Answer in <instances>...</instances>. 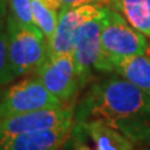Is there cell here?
Wrapping results in <instances>:
<instances>
[{
    "label": "cell",
    "mask_w": 150,
    "mask_h": 150,
    "mask_svg": "<svg viewBox=\"0 0 150 150\" xmlns=\"http://www.w3.org/2000/svg\"><path fill=\"white\" fill-rule=\"evenodd\" d=\"M75 123L101 120L137 146H150V95L124 78L94 83L74 110Z\"/></svg>",
    "instance_id": "1"
},
{
    "label": "cell",
    "mask_w": 150,
    "mask_h": 150,
    "mask_svg": "<svg viewBox=\"0 0 150 150\" xmlns=\"http://www.w3.org/2000/svg\"><path fill=\"white\" fill-rule=\"evenodd\" d=\"M149 40L114 8H103L101 53L95 70L110 71L111 64L119 59L145 55Z\"/></svg>",
    "instance_id": "2"
},
{
    "label": "cell",
    "mask_w": 150,
    "mask_h": 150,
    "mask_svg": "<svg viewBox=\"0 0 150 150\" xmlns=\"http://www.w3.org/2000/svg\"><path fill=\"white\" fill-rule=\"evenodd\" d=\"M9 69L8 84L29 74H36L49 58V43L39 29L24 26L8 16Z\"/></svg>",
    "instance_id": "3"
},
{
    "label": "cell",
    "mask_w": 150,
    "mask_h": 150,
    "mask_svg": "<svg viewBox=\"0 0 150 150\" xmlns=\"http://www.w3.org/2000/svg\"><path fill=\"white\" fill-rule=\"evenodd\" d=\"M63 106L69 105H64L34 75L13 84L1 94L0 119L43 109H59Z\"/></svg>",
    "instance_id": "4"
},
{
    "label": "cell",
    "mask_w": 150,
    "mask_h": 150,
    "mask_svg": "<svg viewBox=\"0 0 150 150\" xmlns=\"http://www.w3.org/2000/svg\"><path fill=\"white\" fill-rule=\"evenodd\" d=\"M36 76L64 105L75 106V99L83 88L71 54L49 56L36 71Z\"/></svg>",
    "instance_id": "5"
},
{
    "label": "cell",
    "mask_w": 150,
    "mask_h": 150,
    "mask_svg": "<svg viewBox=\"0 0 150 150\" xmlns=\"http://www.w3.org/2000/svg\"><path fill=\"white\" fill-rule=\"evenodd\" d=\"M105 6V5H104ZM103 6V8H104ZM101 28H103V10L101 14L94 16L80 26L74 40L73 59L81 88L90 80L93 70L101 53Z\"/></svg>",
    "instance_id": "6"
},
{
    "label": "cell",
    "mask_w": 150,
    "mask_h": 150,
    "mask_svg": "<svg viewBox=\"0 0 150 150\" xmlns=\"http://www.w3.org/2000/svg\"><path fill=\"white\" fill-rule=\"evenodd\" d=\"M75 106L43 109L0 119V135H16L30 131L48 130L74 125Z\"/></svg>",
    "instance_id": "7"
},
{
    "label": "cell",
    "mask_w": 150,
    "mask_h": 150,
    "mask_svg": "<svg viewBox=\"0 0 150 150\" xmlns=\"http://www.w3.org/2000/svg\"><path fill=\"white\" fill-rule=\"evenodd\" d=\"M104 5H88L63 8L59 11L58 26L49 43V56H59L73 53L74 40L80 26L94 16L101 14Z\"/></svg>",
    "instance_id": "8"
},
{
    "label": "cell",
    "mask_w": 150,
    "mask_h": 150,
    "mask_svg": "<svg viewBox=\"0 0 150 150\" xmlns=\"http://www.w3.org/2000/svg\"><path fill=\"white\" fill-rule=\"evenodd\" d=\"M74 125L30 131L16 135H0V150H59L68 142Z\"/></svg>",
    "instance_id": "9"
},
{
    "label": "cell",
    "mask_w": 150,
    "mask_h": 150,
    "mask_svg": "<svg viewBox=\"0 0 150 150\" xmlns=\"http://www.w3.org/2000/svg\"><path fill=\"white\" fill-rule=\"evenodd\" d=\"M75 129L88 134L95 144L96 150H133L134 144L119 130L101 120L76 123Z\"/></svg>",
    "instance_id": "10"
},
{
    "label": "cell",
    "mask_w": 150,
    "mask_h": 150,
    "mask_svg": "<svg viewBox=\"0 0 150 150\" xmlns=\"http://www.w3.org/2000/svg\"><path fill=\"white\" fill-rule=\"evenodd\" d=\"M110 71H115L150 95V59L146 55H135L116 60L111 64Z\"/></svg>",
    "instance_id": "11"
},
{
    "label": "cell",
    "mask_w": 150,
    "mask_h": 150,
    "mask_svg": "<svg viewBox=\"0 0 150 150\" xmlns=\"http://www.w3.org/2000/svg\"><path fill=\"white\" fill-rule=\"evenodd\" d=\"M118 11L150 39V0H118Z\"/></svg>",
    "instance_id": "12"
},
{
    "label": "cell",
    "mask_w": 150,
    "mask_h": 150,
    "mask_svg": "<svg viewBox=\"0 0 150 150\" xmlns=\"http://www.w3.org/2000/svg\"><path fill=\"white\" fill-rule=\"evenodd\" d=\"M31 8L36 26L44 34L48 43H50L58 26L59 13L49 9L41 0H31Z\"/></svg>",
    "instance_id": "13"
},
{
    "label": "cell",
    "mask_w": 150,
    "mask_h": 150,
    "mask_svg": "<svg viewBox=\"0 0 150 150\" xmlns=\"http://www.w3.org/2000/svg\"><path fill=\"white\" fill-rule=\"evenodd\" d=\"M8 1H9V10H10L9 16L15 19L19 24L24 26L39 29L34 21V16H33L31 0H8Z\"/></svg>",
    "instance_id": "14"
},
{
    "label": "cell",
    "mask_w": 150,
    "mask_h": 150,
    "mask_svg": "<svg viewBox=\"0 0 150 150\" xmlns=\"http://www.w3.org/2000/svg\"><path fill=\"white\" fill-rule=\"evenodd\" d=\"M9 69V41L6 20H3L0 15V86L8 84Z\"/></svg>",
    "instance_id": "15"
},
{
    "label": "cell",
    "mask_w": 150,
    "mask_h": 150,
    "mask_svg": "<svg viewBox=\"0 0 150 150\" xmlns=\"http://www.w3.org/2000/svg\"><path fill=\"white\" fill-rule=\"evenodd\" d=\"M62 3L63 8H75L88 5V4H95V5H106L114 8L115 10L118 9V0H62Z\"/></svg>",
    "instance_id": "16"
},
{
    "label": "cell",
    "mask_w": 150,
    "mask_h": 150,
    "mask_svg": "<svg viewBox=\"0 0 150 150\" xmlns=\"http://www.w3.org/2000/svg\"><path fill=\"white\" fill-rule=\"evenodd\" d=\"M41 1H43L49 9H51V10H54L56 13H59L63 8L62 0H41Z\"/></svg>",
    "instance_id": "17"
},
{
    "label": "cell",
    "mask_w": 150,
    "mask_h": 150,
    "mask_svg": "<svg viewBox=\"0 0 150 150\" xmlns=\"http://www.w3.org/2000/svg\"><path fill=\"white\" fill-rule=\"evenodd\" d=\"M75 150H91L90 148L88 146V145H84V144H80V145H78L76 149Z\"/></svg>",
    "instance_id": "18"
},
{
    "label": "cell",
    "mask_w": 150,
    "mask_h": 150,
    "mask_svg": "<svg viewBox=\"0 0 150 150\" xmlns=\"http://www.w3.org/2000/svg\"><path fill=\"white\" fill-rule=\"evenodd\" d=\"M148 56V58L150 59V41H149V48H148V50H146V54H145Z\"/></svg>",
    "instance_id": "19"
},
{
    "label": "cell",
    "mask_w": 150,
    "mask_h": 150,
    "mask_svg": "<svg viewBox=\"0 0 150 150\" xmlns=\"http://www.w3.org/2000/svg\"><path fill=\"white\" fill-rule=\"evenodd\" d=\"M149 150H150V149H149Z\"/></svg>",
    "instance_id": "20"
},
{
    "label": "cell",
    "mask_w": 150,
    "mask_h": 150,
    "mask_svg": "<svg viewBox=\"0 0 150 150\" xmlns=\"http://www.w3.org/2000/svg\"><path fill=\"white\" fill-rule=\"evenodd\" d=\"M148 150H149V149H148Z\"/></svg>",
    "instance_id": "21"
}]
</instances>
